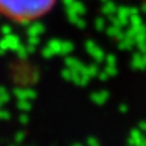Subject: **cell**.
Instances as JSON below:
<instances>
[{
  "mask_svg": "<svg viewBox=\"0 0 146 146\" xmlns=\"http://www.w3.org/2000/svg\"><path fill=\"white\" fill-rule=\"evenodd\" d=\"M53 0H0V10L14 18H34L43 14Z\"/></svg>",
  "mask_w": 146,
  "mask_h": 146,
  "instance_id": "6da1fadb",
  "label": "cell"
}]
</instances>
